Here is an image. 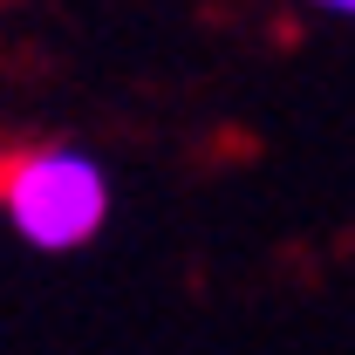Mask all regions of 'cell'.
Wrapping results in <instances>:
<instances>
[{
    "instance_id": "obj_2",
    "label": "cell",
    "mask_w": 355,
    "mask_h": 355,
    "mask_svg": "<svg viewBox=\"0 0 355 355\" xmlns=\"http://www.w3.org/2000/svg\"><path fill=\"white\" fill-rule=\"evenodd\" d=\"M314 14H335V21H355V0H308Z\"/></svg>"
},
{
    "instance_id": "obj_1",
    "label": "cell",
    "mask_w": 355,
    "mask_h": 355,
    "mask_svg": "<svg viewBox=\"0 0 355 355\" xmlns=\"http://www.w3.org/2000/svg\"><path fill=\"white\" fill-rule=\"evenodd\" d=\"M110 164L83 144H28L0 157V219L35 253H83L110 225Z\"/></svg>"
}]
</instances>
